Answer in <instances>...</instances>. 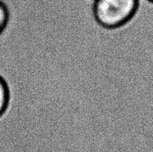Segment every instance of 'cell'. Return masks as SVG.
I'll use <instances>...</instances> for the list:
<instances>
[{"label": "cell", "instance_id": "7a4b0ae2", "mask_svg": "<svg viewBox=\"0 0 153 152\" xmlns=\"http://www.w3.org/2000/svg\"><path fill=\"white\" fill-rule=\"evenodd\" d=\"M11 93L10 88L4 78L0 75V118L6 113L9 106Z\"/></svg>", "mask_w": 153, "mask_h": 152}, {"label": "cell", "instance_id": "3957f363", "mask_svg": "<svg viewBox=\"0 0 153 152\" xmlns=\"http://www.w3.org/2000/svg\"><path fill=\"white\" fill-rule=\"evenodd\" d=\"M10 19L9 9L5 3L0 1V35L8 25Z\"/></svg>", "mask_w": 153, "mask_h": 152}, {"label": "cell", "instance_id": "6da1fadb", "mask_svg": "<svg viewBox=\"0 0 153 152\" xmlns=\"http://www.w3.org/2000/svg\"><path fill=\"white\" fill-rule=\"evenodd\" d=\"M139 0H94L93 16L106 31L125 26L137 13Z\"/></svg>", "mask_w": 153, "mask_h": 152}]
</instances>
